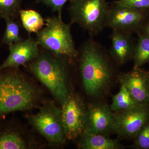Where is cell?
I'll list each match as a JSON object with an SVG mask.
<instances>
[{
    "instance_id": "6da1fadb",
    "label": "cell",
    "mask_w": 149,
    "mask_h": 149,
    "mask_svg": "<svg viewBox=\"0 0 149 149\" xmlns=\"http://www.w3.org/2000/svg\"><path fill=\"white\" fill-rule=\"evenodd\" d=\"M80 48L79 67L85 92L93 97L101 96L109 90L114 76L109 51L92 37Z\"/></svg>"
},
{
    "instance_id": "7a4b0ae2",
    "label": "cell",
    "mask_w": 149,
    "mask_h": 149,
    "mask_svg": "<svg viewBox=\"0 0 149 149\" xmlns=\"http://www.w3.org/2000/svg\"><path fill=\"white\" fill-rule=\"evenodd\" d=\"M17 68L0 70V117L31 109L37 102V89Z\"/></svg>"
},
{
    "instance_id": "3957f363",
    "label": "cell",
    "mask_w": 149,
    "mask_h": 149,
    "mask_svg": "<svg viewBox=\"0 0 149 149\" xmlns=\"http://www.w3.org/2000/svg\"><path fill=\"white\" fill-rule=\"evenodd\" d=\"M63 58L57 56L56 58L48 53H42L29 65L30 72L61 105L70 93L68 87L67 68L62 60Z\"/></svg>"
},
{
    "instance_id": "277c9868",
    "label": "cell",
    "mask_w": 149,
    "mask_h": 149,
    "mask_svg": "<svg viewBox=\"0 0 149 149\" xmlns=\"http://www.w3.org/2000/svg\"><path fill=\"white\" fill-rule=\"evenodd\" d=\"M45 21V27L37 33L39 45L58 56L77 59L79 52L74 45L71 24L64 23L58 15L49 17Z\"/></svg>"
},
{
    "instance_id": "5b68a950",
    "label": "cell",
    "mask_w": 149,
    "mask_h": 149,
    "mask_svg": "<svg viewBox=\"0 0 149 149\" xmlns=\"http://www.w3.org/2000/svg\"><path fill=\"white\" fill-rule=\"evenodd\" d=\"M69 1L67 10L71 25L78 24L92 37L103 31L109 6L107 0Z\"/></svg>"
},
{
    "instance_id": "8992f818",
    "label": "cell",
    "mask_w": 149,
    "mask_h": 149,
    "mask_svg": "<svg viewBox=\"0 0 149 149\" xmlns=\"http://www.w3.org/2000/svg\"><path fill=\"white\" fill-rule=\"evenodd\" d=\"M27 118L32 128L52 146H60L66 140L61 109L53 102H47L38 112L28 115Z\"/></svg>"
},
{
    "instance_id": "52a82bcc",
    "label": "cell",
    "mask_w": 149,
    "mask_h": 149,
    "mask_svg": "<svg viewBox=\"0 0 149 149\" xmlns=\"http://www.w3.org/2000/svg\"><path fill=\"white\" fill-rule=\"evenodd\" d=\"M149 20V10L136 9L112 2L106 19L105 27L133 35L142 32Z\"/></svg>"
},
{
    "instance_id": "ba28073f",
    "label": "cell",
    "mask_w": 149,
    "mask_h": 149,
    "mask_svg": "<svg viewBox=\"0 0 149 149\" xmlns=\"http://www.w3.org/2000/svg\"><path fill=\"white\" fill-rule=\"evenodd\" d=\"M61 114L65 139L80 138L85 131L87 107L76 93H70L61 104Z\"/></svg>"
},
{
    "instance_id": "9c48e42d",
    "label": "cell",
    "mask_w": 149,
    "mask_h": 149,
    "mask_svg": "<svg viewBox=\"0 0 149 149\" xmlns=\"http://www.w3.org/2000/svg\"><path fill=\"white\" fill-rule=\"evenodd\" d=\"M113 133L121 139H135L149 123V104H138L124 110L113 112Z\"/></svg>"
},
{
    "instance_id": "30bf717a",
    "label": "cell",
    "mask_w": 149,
    "mask_h": 149,
    "mask_svg": "<svg viewBox=\"0 0 149 149\" xmlns=\"http://www.w3.org/2000/svg\"><path fill=\"white\" fill-rule=\"evenodd\" d=\"M113 112L105 104L96 103L87 107L84 132L109 135L113 132Z\"/></svg>"
},
{
    "instance_id": "8fae6325",
    "label": "cell",
    "mask_w": 149,
    "mask_h": 149,
    "mask_svg": "<svg viewBox=\"0 0 149 149\" xmlns=\"http://www.w3.org/2000/svg\"><path fill=\"white\" fill-rule=\"evenodd\" d=\"M117 80L120 85L128 90L138 104H149V87L146 72L141 68H134L129 72L118 74Z\"/></svg>"
},
{
    "instance_id": "7c38bea8",
    "label": "cell",
    "mask_w": 149,
    "mask_h": 149,
    "mask_svg": "<svg viewBox=\"0 0 149 149\" xmlns=\"http://www.w3.org/2000/svg\"><path fill=\"white\" fill-rule=\"evenodd\" d=\"M9 55L0 65V70L9 68H18L31 62L40 54L39 44L31 37L13 44L9 47Z\"/></svg>"
},
{
    "instance_id": "4fadbf2b",
    "label": "cell",
    "mask_w": 149,
    "mask_h": 149,
    "mask_svg": "<svg viewBox=\"0 0 149 149\" xmlns=\"http://www.w3.org/2000/svg\"><path fill=\"white\" fill-rule=\"evenodd\" d=\"M110 38L111 45L109 51L116 65H123L133 59L136 42L132 35L112 30Z\"/></svg>"
},
{
    "instance_id": "5bb4252c",
    "label": "cell",
    "mask_w": 149,
    "mask_h": 149,
    "mask_svg": "<svg viewBox=\"0 0 149 149\" xmlns=\"http://www.w3.org/2000/svg\"><path fill=\"white\" fill-rule=\"evenodd\" d=\"M33 142L12 120L0 122V149L33 148Z\"/></svg>"
},
{
    "instance_id": "9a60e30c",
    "label": "cell",
    "mask_w": 149,
    "mask_h": 149,
    "mask_svg": "<svg viewBox=\"0 0 149 149\" xmlns=\"http://www.w3.org/2000/svg\"><path fill=\"white\" fill-rule=\"evenodd\" d=\"M79 148L82 149H120L123 146L117 140L109 135L84 132L80 137Z\"/></svg>"
},
{
    "instance_id": "2e32d148",
    "label": "cell",
    "mask_w": 149,
    "mask_h": 149,
    "mask_svg": "<svg viewBox=\"0 0 149 149\" xmlns=\"http://www.w3.org/2000/svg\"><path fill=\"white\" fill-rule=\"evenodd\" d=\"M21 23L29 34L37 33L45 25V20L39 13L33 10H22L19 11Z\"/></svg>"
},
{
    "instance_id": "e0dca14e",
    "label": "cell",
    "mask_w": 149,
    "mask_h": 149,
    "mask_svg": "<svg viewBox=\"0 0 149 149\" xmlns=\"http://www.w3.org/2000/svg\"><path fill=\"white\" fill-rule=\"evenodd\" d=\"M137 35L133 58L134 68H141L149 61V36L141 32Z\"/></svg>"
},
{
    "instance_id": "ac0fdd59",
    "label": "cell",
    "mask_w": 149,
    "mask_h": 149,
    "mask_svg": "<svg viewBox=\"0 0 149 149\" xmlns=\"http://www.w3.org/2000/svg\"><path fill=\"white\" fill-rule=\"evenodd\" d=\"M138 104L123 85H121L120 91L112 97V101L110 106L113 112L128 109Z\"/></svg>"
},
{
    "instance_id": "d6986e66",
    "label": "cell",
    "mask_w": 149,
    "mask_h": 149,
    "mask_svg": "<svg viewBox=\"0 0 149 149\" xmlns=\"http://www.w3.org/2000/svg\"><path fill=\"white\" fill-rule=\"evenodd\" d=\"M15 19L6 18L5 32L3 35L1 42L9 47L18 43L22 40L19 35L20 24Z\"/></svg>"
},
{
    "instance_id": "ffe728a7",
    "label": "cell",
    "mask_w": 149,
    "mask_h": 149,
    "mask_svg": "<svg viewBox=\"0 0 149 149\" xmlns=\"http://www.w3.org/2000/svg\"><path fill=\"white\" fill-rule=\"evenodd\" d=\"M22 0H0V18L16 19L22 9Z\"/></svg>"
},
{
    "instance_id": "44dd1931",
    "label": "cell",
    "mask_w": 149,
    "mask_h": 149,
    "mask_svg": "<svg viewBox=\"0 0 149 149\" xmlns=\"http://www.w3.org/2000/svg\"><path fill=\"white\" fill-rule=\"evenodd\" d=\"M134 139L136 148L149 149V123L139 131Z\"/></svg>"
},
{
    "instance_id": "7402d4cb",
    "label": "cell",
    "mask_w": 149,
    "mask_h": 149,
    "mask_svg": "<svg viewBox=\"0 0 149 149\" xmlns=\"http://www.w3.org/2000/svg\"><path fill=\"white\" fill-rule=\"evenodd\" d=\"M113 3L118 5L140 10H149V0H116Z\"/></svg>"
},
{
    "instance_id": "603a6c76",
    "label": "cell",
    "mask_w": 149,
    "mask_h": 149,
    "mask_svg": "<svg viewBox=\"0 0 149 149\" xmlns=\"http://www.w3.org/2000/svg\"><path fill=\"white\" fill-rule=\"evenodd\" d=\"M69 0H37L38 3L43 4L51 9L52 12L57 13L61 16L62 11L65 3Z\"/></svg>"
},
{
    "instance_id": "cb8c5ba5",
    "label": "cell",
    "mask_w": 149,
    "mask_h": 149,
    "mask_svg": "<svg viewBox=\"0 0 149 149\" xmlns=\"http://www.w3.org/2000/svg\"><path fill=\"white\" fill-rule=\"evenodd\" d=\"M141 33H143L145 35L149 36V20L145 28Z\"/></svg>"
},
{
    "instance_id": "d4e9b609",
    "label": "cell",
    "mask_w": 149,
    "mask_h": 149,
    "mask_svg": "<svg viewBox=\"0 0 149 149\" xmlns=\"http://www.w3.org/2000/svg\"><path fill=\"white\" fill-rule=\"evenodd\" d=\"M146 76L147 82H148V85L149 87V71L146 72Z\"/></svg>"
}]
</instances>
